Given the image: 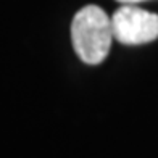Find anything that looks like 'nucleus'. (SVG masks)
Wrapping results in <instances>:
<instances>
[{"label":"nucleus","instance_id":"f257e3e1","mask_svg":"<svg viewBox=\"0 0 158 158\" xmlns=\"http://www.w3.org/2000/svg\"><path fill=\"white\" fill-rule=\"evenodd\" d=\"M114 40L111 16L97 5H85L73 18L71 42L74 52L84 63L98 64L110 52Z\"/></svg>","mask_w":158,"mask_h":158},{"label":"nucleus","instance_id":"f03ea898","mask_svg":"<svg viewBox=\"0 0 158 158\" xmlns=\"http://www.w3.org/2000/svg\"><path fill=\"white\" fill-rule=\"evenodd\" d=\"M114 40L124 45L148 44L158 39V15L135 5H121L111 15Z\"/></svg>","mask_w":158,"mask_h":158},{"label":"nucleus","instance_id":"7ed1b4c3","mask_svg":"<svg viewBox=\"0 0 158 158\" xmlns=\"http://www.w3.org/2000/svg\"><path fill=\"white\" fill-rule=\"evenodd\" d=\"M116 2H121L123 5H135L139 2H145V0H116Z\"/></svg>","mask_w":158,"mask_h":158}]
</instances>
